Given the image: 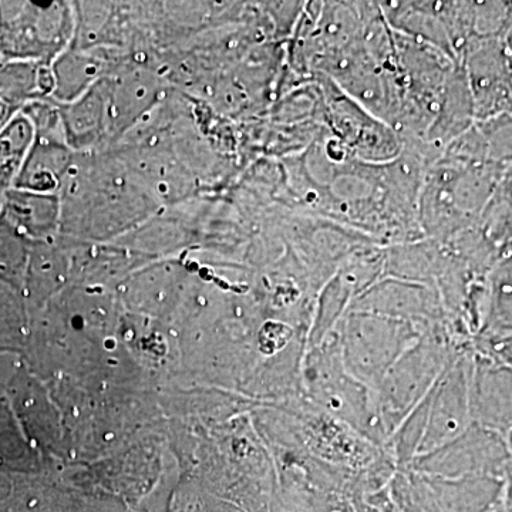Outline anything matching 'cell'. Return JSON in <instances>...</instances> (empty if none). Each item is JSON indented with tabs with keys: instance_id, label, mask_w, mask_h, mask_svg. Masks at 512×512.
<instances>
[{
	"instance_id": "obj_1",
	"label": "cell",
	"mask_w": 512,
	"mask_h": 512,
	"mask_svg": "<svg viewBox=\"0 0 512 512\" xmlns=\"http://www.w3.org/2000/svg\"><path fill=\"white\" fill-rule=\"evenodd\" d=\"M303 379L309 403L316 409L348 424L376 446H386V436L377 413L376 393L346 369L338 330H333L319 345L309 348Z\"/></svg>"
},
{
	"instance_id": "obj_2",
	"label": "cell",
	"mask_w": 512,
	"mask_h": 512,
	"mask_svg": "<svg viewBox=\"0 0 512 512\" xmlns=\"http://www.w3.org/2000/svg\"><path fill=\"white\" fill-rule=\"evenodd\" d=\"M463 350L467 348L458 345L450 328L439 323L424 332L419 342L390 367L375 392L377 413L386 440L423 402L447 366Z\"/></svg>"
},
{
	"instance_id": "obj_3",
	"label": "cell",
	"mask_w": 512,
	"mask_h": 512,
	"mask_svg": "<svg viewBox=\"0 0 512 512\" xmlns=\"http://www.w3.org/2000/svg\"><path fill=\"white\" fill-rule=\"evenodd\" d=\"M336 330L346 369L373 392L390 367L427 332L409 320L356 311L346 313Z\"/></svg>"
},
{
	"instance_id": "obj_4",
	"label": "cell",
	"mask_w": 512,
	"mask_h": 512,
	"mask_svg": "<svg viewBox=\"0 0 512 512\" xmlns=\"http://www.w3.org/2000/svg\"><path fill=\"white\" fill-rule=\"evenodd\" d=\"M511 457L505 437L471 424L456 439L431 453L414 458L413 463L406 468L446 478H503Z\"/></svg>"
},
{
	"instance_id": "obj_5",
	"label": "cell",
	"mask_w": 512,
	"mask_h": 512,
	"mask_svg": "<svg viewBox=\"0 0 512 512\" xmlns=\"http://www.w3.org/2000/svg\"><path fill=\"white\" fill-rule=\"evenodd\" d=\"M63 12L59 5L0 3V53L16 62L52 57L66 37Z\"/></svg>"
},
{
	"instance_id": "obj_6",
	"label": "cell",
	"mask_w": 512,
	"mask_h": 512,
	"mask_svg": "<svg viewBox=\"0 0 512 512\" xmlns=\"http://www.w3.org/2000/svg\"><path fill=\"white\" fill-rule=\"evenodd\" d=\"M473 349L454 357L430 393L426 431L419 456L456 439L473 424L470 414V370ZM417 456V457H419Z\"/></svg>"
},
{
	"instance_id": "obj_7",
	"label": "cell",
	"mask_w": 512,
	"mask_h": 512,
	"mask_svg": "<svg viewBox=\"0 0 512 512\" xmlns=\"http://www.w3.org/2000/svg\"><path fill=\"white\" fill-rule=\"evenodd\" d=\"M326 116L340 140L366 160L386 161L400 151L396 131L350 99L332 80L323 82Z\"/></svg>"
},
{
	"instance_id": "obj_8",
	"label": "cell",
	"mask_w": 512,
	"mask_h": 512,
	"mask_svg": "<svg viewBox=\"0 0 512 512\" xmlns=\"http://www.w3.org/2000/svg\"><path fill=\"white\" fill-rule=\"evenodd\" d=\"M468 393L473 424L507 439L512 430V369L473 349Z\"/></svg>"
},
{
	"instance_id": "obj_9",
	"label": "cell",
	"mask_w": 512,
	"mask_h": 512,
	"mask_svg": "<svg viewBox=\"0 0 512 512\" xmlns=\"http://www.w3.org/2000/svg\"><path fill=\"white\" fill-rule=\"evenodd\" d=\"M49 80V73L36 67L35 62H12L0 67V130L18 116L16 111L37 90L49 89Z\"/></svg>"
},
{
	"instance_id": "obj_10",
	"label": "cell",
	"mask_w": 512,
	"mask_h": 512,
	"mask_svg": "<svg viewBox=\"0 0 512 512\" xmlns=\"http://www.w3.org/2000/svg\"><path fill=\"white\" fill-rule=\"evenodd\" d=\"M512 332V258L504 255L487 278V313L480 333ZM478 333V335H480Z\"/></svg>"
},
{
	"instance_id": "obj_11",
	"label": "cell",
	"mask_w": 512,
	"mask_h": 512,
	"mask_svg": "<svg viewBox=\"0 0 512 512\" xmlns=\"http://www.w3.org/2000/svg\"><path fill=\"white\" fill-rule=\"evenodd\" d=\"M35 140V127L28 116H16L0 130V187L15 181Z\"/></svg>"
},
{
	"instance_id": "obj_12",
	"label": "cell",
	"mask_w": 512,
	"mask_h": 512,
	"mask_svg": "<svg viewBox=\"0 0 512 512\" xmlns=\"http://www.w3.org/2000/svg\"><path fill=\"white\" fill-rule=\"evenodd\" d=\"M474 350L494 357L512 369V332L480 333L474 338Z\"/></svg>"
},
{
	"instance_id": "obj_13",
	"label": "cell",
	"mask_w": 512,
	"mask_h": 512,
	"mask_svg": "<svg viewBox=\"0 0 512 512\" xmlns=\"http://www.w3.org/2000/svg\"><path fill=\"white\" fill-rule=\"evenodd\" d=\"M505 497H507L508 512H512V457L505 467L503 476Z\"/></svg>"
},
{
	"instance_id": "obj_14",
	"label": "cell",
	"mask_w": 512,
	"mask_h": 512,
	"mask_svg": "<svg viewBox=\"0 0 512 512\" xmlns=\"http://www.w3.org/2000/svg\"><path fill=\"white\" fill-rule=\"evenodd\" d=\"M505 47H507L508 53L512 57V19L510 23V28H508L507 33H505L504 37Z\"/></svg>"
},
{
	"instance_id": "obj_15",
	"label": "cell",
	"mask_w": 512,
	"mask_h": 512,
	"mask_svg": "<svg viewBox=\"0 0 512 512\" xmlns=\"http://www.w3.org/2000/svg\"><path fill=\"white\" fill-rule=\"evenodd\" d=\"M507 443H508V447H510V451L512 454V430L510 431V434H508Z\"/></svg>"
}]
</instances>
